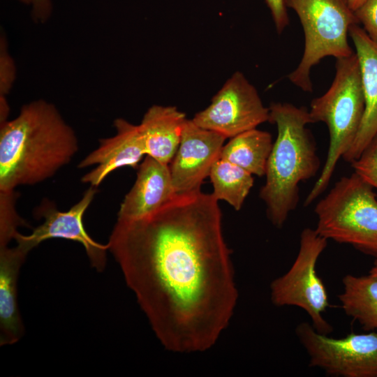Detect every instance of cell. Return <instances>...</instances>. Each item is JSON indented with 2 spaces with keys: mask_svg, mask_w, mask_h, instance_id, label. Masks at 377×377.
Listing matches in <instances>:
<instances>
[{
  "mask_svg": "<svg viewBox=\"0 0 377 377\" xmlns=\"http://www.w3.org/2000/svg\"><path fill=\"white\" fill-rule=\"evenodd\" d=\"M212 193H176L156 211L117 220L108 242L158 340L168 350L205 352L238 300L222 213Z\"/></svg>",
  "mask_w": 377,
  "mask_h": 377,
  "instance_id": "1",
  "label": "cell"
},
{
  "mask_svg": "<svg viewBox=\"0 0 377 377\" xmlns=\"http://www.w3.org/2000/svg\"><path fill=\"white\" fill-rule=\"evenodd\" d=\"M77 150L74 130L53 104L39 99L24 105L1 123L0 191L52 177Z\"/></svg>",
  "mask_w": 377,
  "mask_h": 377,
  "instance_id": "2",
  "label": "cell"
},
{
  "mask_svg": "<svg viewBox=\"0 0 377 377\" xmlns=\"http://www.w3.org/2000/svg\"><path fill=\"white\" fill-rule=\"evenodd\" d=\"M269 121L277 136L267 160L259 196L273 226L283 227L300 200L299 184L315 177L320 167L315 140L307 125L309 110L289 103H272Z\"/></svg>",
  "mask_w": 377,
  "mask_h": 377,
  "instance_id": "3",
  "label": "cell"
},
{
  "mask_svg": "<svg viewBox=\"0 0 377 377\" xmlns=\"http://www.w3.org/2000/svg\"><path fill=\"white\" fill-rule=\"evenodd\" d=\"M335 68L330 87L312 100L309 110L311 123L326 124L330 142L323 169L305 198V207L327 188L339 160L352 147L364 115V96L355 52L349 57L337 59Z\"/></svg>",
  "mask_w": 377,
  "mask_h": 377,
  "instance_id": "4",
  "label": "cell"
},
{
  "mask_svg": "<svg viewBox=\"0 0 377 377\" xmlns=\"http://www.w3.org/2000/svg\"><path fill=\"white\" fill-rule=\"evenodd\" d=\"M316 230L377 259V197L355 172L338 180L316 205Z\"/></svg>",
  "mask_w": 377,
  "mask_h": 377,
  "instance_id": "5",
  "label": "cell"
},
{
  "mask_svg": "<svg viewBox=\"0 0 377 377\" xmlns=\"http://www.w3.org/2000/svg\"><path fill=\"white\" fill-rule=\"evenodd\" d=\"M286 7L297 15L304 34L301 61L289 75V80L311 93V68L326 57H346L355 52L348 36L349 29L359 24L348 0H283Z\"/></svg>",
  "mask_w": 377,
  "mask_h": 377,
  "instance_id": "6",
  "label": "cell"
},
{
  "mask_svg": "<svg viewBox=\"0 0 377 377\" xmlns=\"http://www.w3.org/2000/svg\"><path fill=\"white\" fill-rule=\"evenodd\" d=\"M327 241L315 228H304L300 233L297 257L286 273L272 281L270 298L272 304L279 307L302 309L309 315L313 328L329 335L333 328L323 316L330 306L328 295L316 269Z\"/></svg>",
  "mask_w": 377,
  "mask_h": 377,
  "instance_id": "7",
  "label": "cell"
},
{
  "mask_svg": "<svg viewBox=\"0 0 377 377\" xmlns=\"http://www.w3.org/2000/svg\"><path fill=\"white\" fill-rule=\"evenodd\" d=\"M295 334L309 356V366L335 377H377V331L336 339L318 332L308 322Z\"/></svg>",
  "mask_w": 377,
  "mask_h": 377,
  "instance_id": "8",
  "label": "cell"
},
{
  "mask_svg": "<svg viewBox=\"0 0 377 377\" xmlns=\"http://www.w3.org/2000/svg\"><path fill=\"white\" fill-rule=\"evenodd\" d=\"M265 107L256 87L236 71L214 96L211 103L192 119L198 126L231 138L269 121Z\"/></svg>",
  "mask_w": 377,
  "mask_h": 377,
  "instance_id": "9",
  "label": "cell"
},
{
  "mask_svg": "<svg viewBox=\"0 0 377 377\" xmlns=\"http://www.w3.org/2000/svg\"><path fill=\"white\" fill-rule=\"evenodd\" d=\"M97 188L90 186L82 198L67 211H59L49 200H43L37 207L36 216L43 217L42 224L24 235L18 231L14 235L17 246L27 254L41 242L50 239H64L81 244L90 264L97 272H102L107 263L108 245L93 239L86 231L83 216L94 200Z\"/></svg>",
  "mask_w": 377,
  "mask_h": 377,
  "instance_id": "10",
  "label": "cell"
},
{
  "mask_svg": "<svg viewBox=\"0 0 377 377\" xmlns=\"http://www.w3.org/2000/svg\"><path fill=\"white\" fill-rule=\"evenodd\" d=\"M226 138L196 125L186 119L177 152L170 163L172 185L176 193L200 189L219 158Z\"/></svg>",
  "mask_w": 377,
  "mask_h": 377,
  "instance_id": "11",
  "label": "cell"
},
{
  "mask_svg": "<svg viewBox=\"0 0 377 377\" xmlns=\"http://www.w3.org/2000/svg\"><path fill=\"white\" fill-rule=\"evenodd\" d=\"M114 127L115 135L101 139L98 147L79 163L80 168L94 166L82 177L83 183L97 188L113 171L127 166L136 168L147 155L138 125L118 118Z\"/></svg>",
  "mask_w": 377,
  "mask_h": 377,
  "instance_id": "12",
  "label": "cell"
},
{
  "mask_svg": "<svg viewBox=\"0 0 377 377\" xmlns=\"http://www.w3.org/2000/svg\"><path fill=\"white\" fill-rule=\"evenodd\" d=\"M138 168L136 179L120 205L117 220L131 221L147 216L176 194L169 164L147 155Z\"/></svg>",
  "mask_w": 377,
  "mask_h": 377,
  "instance_id": "13",
  "label": "cell"
},
{
  "mask_svg": "<svg viewBox=\"0 0 377 377\" xmlns=\"http://www.w3.org/2000/svg\"><path fill=\"white\" fill-rule=\"evenodd\" d=\"M358 58L364 96V112L355 140L343 159L351 163L357 159L377 134V43L359 24L349 29Z\"/></svg>",
  "mask_w": 377,
  "mask_h": 377,
  "instance_id": "14",
  "label": "cell"
},
{
  "mask_svg": "<svg viewBox=\"0 0 377 377\" xmlns=\"http://www.w3.org/2000/svg\"><path fill=\"white\" fill-rule=\"evenodd\" d=\"M27 253L17 246L0 247V345H12L24 334L17 304L20 271Z\"/></svg>",
  "mask_w": 377,
  "mask_h": 377,
  "instance_id": "15",
  "label": "cell"
},
{
  "mask_svg": "<svg viewBox=\"0 0 377 377\" xmlns=\"http://www.w3.org/2000/svg\"><path fill=\"white\" fill-rule=\"evenodd\" d=\"M186 119L185 114L175 106H151L138 125L146 154L170 164L179 147Z\"/></svg>",
  "mask_w": 377,
  "mask_h": 377,
  "instance_id": "16",
  "label": "cell"
},
{
  "mask_svg": "<svg viewBox=\"0 0 377 377\" xmlns=\"http://www.w3.org/2000/svg\"><path fill=\"white\" fill-rule=\"evenodd\" d=\"M338 295L344 313L367 331H377V274H346Z\"/></svg>",
  "mask_w": 377,
  "mask_h": 377,
  "instance_id": "17",
  "label": "cell"
},
{
  "mask_svg": "<svg viewBox=\"0 0 377 377\" xmlns=\"http://www.w3.org/2000/svg\"><path fill=\"white\" fill-rule=\"evenodd\" d=\"M273 142L269 132L253 128L231 138L223 146L219 158L228 161L258 177L265 175Z\"/></svg>",
  "mask_w": 377,
  "mask_h": 377,
  "instance_id": "18",
  "label": "cell"
},
{
  "mask_svg": "<svg viewBox=\"0 0 377 377\" xmlns=\"http://www.w3.org/2000/svg\"><path fill=\"white\" fill-rule=\"evenodd\" d=\"M209 177L214 197L227 202L235 210H240L253 186V175L237 165L219 158L213 164Z\"/></svg>",
  "mask_w": 377,
  "mask_h": 377,
  "instance_id": "19",
  "label": "cell"
},
{
  "mask_svg": "<svg viewBox=\"0 0 377 377\" xmlns=\"http://www.w3.org/2000/svg\"><path fill=\"white\" fill-rule=\"evenodd\" d=\"M15 191H0V247L8 246L17 232V228L26 223L15 209Z\"/></svg>",
  "mask_w": 377,
  "mask_h": 377,
  "instance_id": "20",
  "label": "cell"
},
{
  "mask_svg": "<svg viewBox=\"0 0 377 377\" xmlns=\"http://www.w3.org/2000/svg\"><path fill=\"white\" fill-rule=\"evenodd\" d=\"M350 164L356 174L377 189V134Z\"/></svg>",
  "mask_w": 377,
  "mask_h": 377,
  "instance_id": "21",
  "label": "cell"
},
{
  "mask_svg": "<svg viewBox=\"0 0 377 377\" xmlns=\"http://www.w3.org/2000/svg\"><path fill=\"white\" fill-rule=\"evenodd\" d=\"M0 44V105L6 106V96L15 82L16 69L4 37H1Z\"/></svg>",
  "mask_w": 377,
  "mask_h": 377,
  "instance_id": "22",
  "label": "cell"
},
{
  "mask_svg": "<svg viewBox=\"0 0 377 377\" xmlns=\"http://www.w3.org/2000/svg\"><path fill=\"white\" fill-rule=\"evenodd\" d=\"M354 14L368 36L377 43V0H366Z\"/></svg>",
  "mask_w": 377,
  "mask_h": 377,
  "instance_id": "23",
  "label": "cell"
},
{
  "mask_svg": "<svg viewBox=\"0 0 377 377\" xmlns=\"http://www.w3.org/2000/svg\"><path fill=\"white\" fill-rule=\"evenodd\" d=\"M279 34L283 32L289 24V18L283 0H265Z\"/></svg>",
  "mask_w": 377,
  "mask_h": 377,
  "instance_id": "24",
  "label": "cell"
},
{
  "mask_svg": "<svg viewBox=\"0 0 377 377\" xmlns=\"http://www.w3.org/2000/svg\"><path fill=\"white\" fill-rule=\"evenodd\" d=\"M31 6L32 18L37 23L45 22L51 15V0H31Z\"/></svg>",
  "mask_w": 377,
  "mask_h": 377,
  "instance_id": "25",
  "label": "cell"
},
{
  "mask_svg": "<svg viewBox=\"0 0 377 377\" xmlns=\"http://www.w3.org/2000/svg\"><path fill=\"white\" fill-rule=\"evenodd\" d=\"M366 0H348L350 8L354 11L361 6Z\"/></svg>",
  "mask_w": 377,
  "mask_h": 377,
  "instance_id": "26",
  "label": "cell"
},
{
  "mask_svg": "<svg viewBox=\"0 0 377 377\" xmlns=\"http://www.w3.org/2000/svg\"><path fill=\"white\" fill-rule=\"evenodd\" d=\"M369 273L377 274V259L374 261V266L371 267Z\"/></svg>",
  "mask_w": 377,
  "mask_h": 377,
  "instance_id": "27",
  "label": "cell"
},
{
  "mask_svg": "<svg viewBox=\"0 0 377 377\" xmlns=\"http://www.w3.org/2000/svg\"><path fill=\"white\" fill-rule=\"evenodd\" d=\"M19 1L27 5H31V0H19Z\"/></svg>",
  "mask_w": 377,
  "mask_h": 377,
  "instance_id": "28",
  "label": "cell"
}]
</instances>
